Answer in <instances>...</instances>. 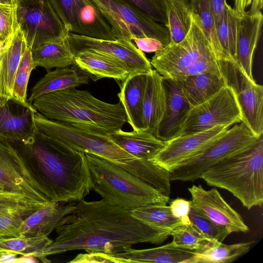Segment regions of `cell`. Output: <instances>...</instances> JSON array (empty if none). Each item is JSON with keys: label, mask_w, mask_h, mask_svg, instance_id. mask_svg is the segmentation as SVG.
<instances>
[{"label": "cell", "mask_w": 263, "mask_h": 263, "mask_svg": "<svg viewBox=\"0 0 263 263\" xmlns=\"http://www.w3.org/2000/svg\"><path fill=\"white\" fill-rule=\"evenodd\" d=\"M76 207L60 221L55 228L58 236L47 248L26 256L46 263L51 262L49 255L78 250L114 255L137 243H162L172 231L146 224L133 216L130 210L103 198L83 199Z\"/></svg>", "instance_id": "6da1fadb"}, {"label": "cell", "mask_w": 263, "mask_h": 263, "mask_svg": "<svg viewBox=\"0 0 263 263\" xmlns=\"http://www.w3.org/2000/svg\"><path fill=\"white\" fill-rule=\"evenodd\" d=\"M11 145L28 181L49 201L79 202L92 190L84 152L37 130L29 140Z\"/></svg>", "instance_id": "7a4b0ae2"}, {"label": "cell", "mask_w": 263, "mask_h": 263, "mask_svg": "<svg viewBox=\"0 0 263 263\" xmlns=\"http://www.w3.org/2000/svg\"><path fill=\"white\" fill-rule=\"evenodd\" d=\"M32 105L49 119L99 136L109 137L127 122L120 101L106 103L76 87L43 95L35 98Z\"/></svg>", "instance_id": "3957f363"}, {"label": "cell", "mask_w": 263, "mask_h": 263, "mask_svg": "<svg viewBox=\"0 0 263 263\" xmlns=\"http://www.w3.org/2000/svg\"><path fill=\"white\" fill-rule=\"evenodd\" d=\"M37 130L56 138L72 148L93 154L120 166L152 186L161 181L163 168L151 160L138 159L120 147L109 137L88 133L69 125L34 114Z\"/></svg>", "instance_id": "277c9868"}, {"label": "cell", "mask_w": 263, "mask_h": 263, "mask_svg": "<svg viewBox=\"0 0 263 263\" xmlns=\"http://www.w3.org/2000/svg\"><path fill=\"white\" fill-rule=\"evenodd\" d=\"M226 190L248 210L263 203V137L251 147L220 161L200 176Z\"/></svg>", "instance_id": "5b68a950"}, {"label": "cell", "mask_w": 263, "mask_h": 263, "mask_svg": "<svg viewBox=\"0 0 263 263\" xmlns=\"http://www.w3.org/2000/svg\"><path fill=\"white\" fill-rule=\"evenodd\" d=\"M84 154L92 190L109 202L131 211L169 201L170 197L117 164L93 154Z\"/></svg>", "instance_id": "8992f818"}, {"label": "cell", "mask_w": 263, "mask_h": 263, "mask_svg": "<svg viewBox=\"0 0 263 263\" xmlns=\"http://www.w3.org/2000/svg\"><path fill=\"white\" fill-rule=\"evenodd\" d=\"M260 137L242 122L234 124L204 150L170 172V181H194L223 159L251 147Z\"/></svg>", "instance_id": "52a82bcc"}, {"label": "cell", "mask_w": 263, "mask_h": 263, "mask_svg": "<svg viewBox=\"0 0 263 263\" xmlns=\"http://www.w3.org/2000/svg\"><path fill=\"white\" fill-rule=\"evenodd\" d=\"M111 28L116 40L150 37L164 47L170 43L168 29L123 0H91Z\"/></svg>", "instance_id": "ba28073f"}, {"label": "cell", "mask_w": 263, "mask_h": 263, "mask_svg": "<svg viewBox=\"0 0 263 263\" xmlns=\"http://www.w3.org/2000/svg\"><path fill=\"white\" fill-rule=\"evenodd\" d=\"M212 55L216 54L192 13V25L185 38L156 51L151 64L162 77L175 79L198 60Z\"/></svg>", "instance_id": "9c48e42d"}, {"label": "cell", "mask_w": 263, "mask_h": 263, "mask_svg": "<svg viewBox=\"0 0 263 263\" xmlns=\"http://www.w3.org/2000/svg\"><path fill=\"white\" fill-rule=\"evenodd\" d=\"M17 21L31 49L69 34L49 0H17Z\"/></svg>", "instance_id": "30bf717a"}, {"label": "cell", "mask_w": 263, "mask_h": 263, "mask_svg": "<svg viewBox=\"0 0 263 263\" xmlns=\"http://www.w3.org/2000/svg\"><path fill=\"white\" fill-rule=\"evenodd\" d=\"M221 76L233 90L241 122L257 137L263 134V86L251 79L235 63L219 61Z\"/></svg>", "instance_id": "8fae6325"}, {"label": "cell", "mask_w": 263, "mask_h": 263, "mask_svg": "<svg viewBox=\"0 0 263 263\" xmlns=\"http://www.w3.org/2000/svg\"><path fill=\"white\" fill-rule=\"evenodd\" d=\"M240 122L241 112L235 95L225 84L210 98L191 108L178 136L200 132L218 125L230 127Z\"/></svg>", "instance_id": "7c38bea8"}, {"label": "cell", "mask_w": 263, "mask_h": 263, "mask_svg": "<svg viewBox=\"0 0 263 263\" xmlns=\"http://www.w3.org/2000/svg\"><path fill=\"white\" fill-rule=\"evenodd\" d=\"M67 40L73 56L92 50L122 62L127 67L129 74H149L153 70L151 62L132 41L99 39L71 32Z\"/></svg>", "instance_id": "4fadbf2b"}, {"label": "cell", "mask_w": 263, "mask_h": 263, "mask_svg": "<svg viewBox=\"0 0 263 263\" xmlns=\"http://www.w3.org/2000/svg\"><path fill=\"white\" fill-rule=\"evenodd\" d=\"M229 128L218 125L200 132L177 136L166 141L151 161L170 172L204 150Z\"/></svg>", "instance_id": "5bb4252c"}, {"label": "cell", "mask_w": 263, "mask_h": 263, "mask_svg": "<svg viewBox=\"0 0 263 263\" xmlns=\"http://www.w3.org/2000/svg\"><path fill=\"white\" fill-rule=\"evenodd\" d=\"M191 206L218 226L232 232L249 231L240 215L222 197L216 189L206 191L201 185L188 188Z\"/></svg>", "instance_id": "9a60e30c"}, {"label": "cell", "mask_w": 263, "mask_h": 263, "mask_svg": "<svg viewBox=\"0 0 263 263\" xmlns=\"http://www.w3.org/2000/svg\"><path fill=\"white\" fill-rule=\"evenodd\" d=\"M36 112L32 104L13 97L0 106V141L16 145L32 138L37 130Z\"/></svg>", "instance_id": "2e32d148"}, {"label": "cell", "mask_w": 263, "mask_h": 263, "mask_svg": "<svg viewBox=\"0 0 263 263\" xmlns=\"http://www.w3.org/2000/svg\"><path fill=\"white\" fill-rule=\"evenodd\" d=\"M76 204L77 202L49 201L30 214L6 237L48 236L62 218L76 210Z\"/></svg>", "instance_id": "e0dca14e"}, {"label": "cell", "mask_w": 263, "mask_h": 263, "mask_svg": "<svg viewBox=\"0 0 263 263\" xmlns=\"http://www.w3.org/2000/svg\"><path fill=\"white\" fill-rule=\"evenodd\" d=\"M162 83L166 95V107L157 138L166 141L178 136L192 107L174 80L162 77Z\"/></svg>", "instance_id": "ac0fdd59"}, {"label": "cell", "mask_w": 263, "mask_h": 263, "mask_svg": "<svg viewBox=\"0 0 263 263\" xmlns=\"http://www.w3.org/2000/svg\"><path fill=\"white\" fill-rule=\"evenodd\" d=\"M263 23L261 11L253 14H238L235 63L252 79V61L259 41Z\"/></svg>", "instance_id": "d6986e66"}, {"label": "cell", "mask_w": 263, "mask_h": 263, "mask_svg": "<svg viewBox=\"0 0 263 263\" xmlns=\"http://www.w3.org/2000/svg\"><path fill=\"white\" fill-rule=\"evenodd\" d=\"M0 184L6 192L42 202L50 201L32 187L21 167L15 148L0 141Z\"/></svg>", "instance_id": "ffe728a7"}, {"label": "cell", "mask_w": 263, "mask_h": 263, "mask_svg": "<svg viewBox=\"0 0 263 263\" xmlns=\"http://www.w3.org/2000/svg\"><path fill=\"white\" fill-rule=\"evenodd\" d=\"M96 81L102 78H112L120 83L129 74L123 63L92 50L81 51L74 56V64Z\"/></svg>", "instance_id": "44dd1931"}, {"label": "cell", "mask_w": 263, "mask_h": 263, "mask_svg": "<svg viewBox=\"0 0 263 263\" xmlns=\"http://www.w3.org/2000/svg\"><path fill=\"white\" fill-rule=\"evenodd\" d=\"M25 42L18 24L14 32L4 43L0 53V106L13 97L16 72Z\"/></svg>", "instance_id": "7402d4cb"}, {"label": "cell", "mask_w": 263, "mask_h": 263, "mask_svg": "<svg viewBox=\"0 0 263 263\" xmlns=\"http://www.w3.org/2000/svg\"><path fill=\"white\" fill-rule=\"evenodd\" d=\"M166 107L162 77L155 70L147 74L143 105V130L156 137Z\"/></svg>", "instance_id": "603a6c76"}, {"label": "cell", "mask_w": 263, "mask_h": 263, "mask_svg": "<svg viewBox=\"0 0 263 263\" xmlns=\"http://www.w3.org/2000/svg\"><path fill=\"white\" fill-rule=\"evenodd\" d=\"M147 74L134 73L120 83L118 96L134 130H143V105Z\"/></svg>", "instance_id": "cb8c5ba5"}, {"label": "cell", "mask_w": 263, "mask_h": 263, "mask_svg": "<svg viewBox=\"0 0 263 263\" xmlns=\"http://www.w3.org/2000/svg\"><path fill=\"white\" fill-rule=\"evenodd\" d=\"M89 79L87 73L74 65L48 71L32 88L27 102L32 104L43 95L88 84Z\"/></svg>", "instance_id": "d4e9b609"}, {"label": "cell", "mask_w": 263, "mask_h": 263, "mask_svg": "<svg viewBox=\"0 0 263 263\" xmlns=\"http://www.w3.org/2000/svg\"><path fill=\"white\" fill-rule=\"evenodd\" d=\"M109 137L128 154L147 160H151L165 143L146 130L124 132L121 129Z\"/></svg>", "instance_id": "484cf974"}, {"label": "cell", "mask_w": 263, "mask_h": 263, "mask_svg": "<svg viewBox=\"0 0 263 263\" xmlns=\"http://www.w3.org/2000/svg\"><path fill=\"white\" fill-rule=\"evenodd\" d=\"M179 85L192 107L210 98L225 84L221 77L211 73L172 79Z\"/></svg>", "instance_id": "4316f807"}, {"label": "cell", "mask_w": 263, "mask_h": 263, "mask_svg": "<svg viewBox=\"0 0 263 263\" xmlns=\"http://www.w3.org/2000/svg\"><path fill=\"white\" fill-rule=\"evenodd\" d=\"M195 254V251L175 247L170 242L161 247L142 250L127 247L114 255L126 259L130 263H185Z\"/></svg>", "instance_id": "83f0119b"}, {"label": "cell", "mask_w": 263, "mask_h": 263, "mask_svg": "<svg viewBox=\"0 0 263 263\" xmlns=\"http://www.w3.org/2000/svg\"><path fill=\"white\" fill-rule=\"evenodd\" d=\"M31 52L35 67H42L47 71L52 68H64L74 64V56L67 38L45 43L31 49Z\"/></svg>", "instance_id": "f1b7e54d"}, {"label": "cell", "mask_w": 263, "mask_h": 263, "mask_svg": "<svg viewBox=\"0 0 263 263\" xmlns=\"http://www.w3.org/2000/svg\"><path fill=\"white\" fill-rule=\"evenodd\" d=\"M166 15L170 44H177L187 34L192 23L189 0H166Z\"/></svg>", "instance_id": "f546056e"}, {"label": "cell", "mask_w": 263, "mask_h": 263, "mask_svg": "<svg viewBox=\"0 0 263 263\" xmlns=\"http://www.w3.org/2000/svg\"><path fill=\"white\" fill-rule=\"evenodd\" d=\"M253 241L226 245L222 242H211L205 248L185 263H228L247 253Z\"/></svg>", "instance_id": "4dcf8cb0"}, {"label": "cell", "mask_w": 263, "mask_h": 263, "mask_svg": "<svg viewBox=\"0 0 263 263\" xmlns=\"http://www.w3.org/2000/svg\"><path fill=\"white\" fill-rule=\"evenodd\" d=\"M238 13L228 3L220 17L215 22L218 39L224 61H236V41Z\"/></svg>", "instance_id": "1f68e13d"}, {"label": "cell", "mask_w": 263, "mask_h": 263, "mask_svg": "<svg viewBox=\"0 0 263 263\" xmlns=\"http://www.w3.org/2000/svg\"><path fill=\"white\" fill-rule=\"evenodd\" d=\"M192 12L198 21L204 34L211 44L219 61H224L217 34L211 0H189Z\"/></svg>", "instance_id": "d6a6232c"}, {"label": "cell", "mask_w": 263, "mask_h": 263, "mask_svg": "<svg viewBox=\"0 0 263 263\" xmlns=\"http://www.w3.org/2000/svg\"><path fill=\"white\" fill-rule=\"evenodd\" d=\"M133 216L151 227L172 231L181 224L172 214L170 206L156 204L140 207L130 211Z\"/></svg>", "instance_id": "836d02e7"}, {"label": "cell", "mask_w": 263, "mask_h": 263, "mask_svg": "<svg viewBox=\"0 0 263 263\" xmlns=\"http://www.w3.org/2000/svg\"><path fill=\"white\" fill-rule=\"evenodd\" d=\"M52 241L46 236L30 238L0 237V253L9 252L26 256L31 253L43 250Z\"/></svg>", "instance_id": "e575fe53"}, {"label": "cell", "mask_w": 263, "mask_h": 263, "mask_svg": "<svg viewBox=\"0 0 263 263\" xmlns=\"http://www.w3.org/2000/svg\"><path fill=\"white\" fill-rule=\"evenodd\" d=\"M173 240L171 243L175 247L199 252L205 248L211 242L204 237L192 223L180 224L171 232Z\"/></svg>", "instance_id": "d590c367"}, {"label": "cell", "mask_w": 263, "mask_h": 263, "mask_svg": "<svg viewBox=\"0 0 263 263\" xmlns=\"http://www.w3.org/2000/svg\"><path fill=\"white\" fill-rule=\"evenodd\" d=\"M35 68L32 57L31 48L24 43L22 54L14 78L13 97L26 102L27 89L31 72Z\"/></svg>", "instance_id": "8d00e7d4"}, {"label": "cell", "mask_w": 263, "mask_h": 263, "mask_svg": "<svg viewBox=\"0 0 263 263\" xmlns=\"http://www.w3.org/2000/svg\"><path fill=\"white\" fill-rule=\"evenodd\" d=\"M47 202L12 209L1 214L0 237L10 236L20 227L27 217Z\"/></svg>", "instance_id": "74e56055"}, {"label": "cell", "mask_w": 263, "mask_h": 263, "mask_svg": "<svg viewBox=\"0 0 263 263\" xmlns=\"http://www.w3.org/2000/svg\"><path fill=\"white\" fill-rule=\"evenodd\" d=\"M189 216L191 223L211 241L222 242L230 234L225 228L218 226L192 206Z\"/></svg>", "instance_id": "f35d334b"}, {"label": "cell", "mask_w": 263, "mask_h": 263, "mask_svg": "<svg viewBox=\"0 0 263 263\" xmlns=\"http://www.w3.org/2000/svg\"><path fill=\"white\" fill-rule=\"evenodd\" d=\"M49 1L69 32L79 34L78 0H49Z\"/></svg>", "instance_id": "ab89813d"}, {"label": "cell", "mask_w": 263, "mask_h": 263, "mask_svg": "<svg viewBox=\"0 0 263 263\" xmlns=\"http://www.w3.org/2000/svg\"><path fill=\"white\" fill-rule=\"evenodd\" d=\"M17 4V0H9L0 4V40L3 44L18 26Z\"/></svg>", "instance_id": "60d3db41"}, {"label": "cell", "mask_w": 263, "mask_h": 263, "mask_svg": "<svg viewBox=\"0 0 263 263\" xmlns=\"http://www.w3.org/2000/svg\"><path fill=\"white\" fill-rule=\"evenodd\" d=\"M156 22L166 27V0H123Z\"/></svg>", "instance_id": "b9f144b4"}, {"label": "cell", "mask_w": 263, "mask_h": 263, "mask_svg": "<svg viewBox=\"0 0 263 263\" xmlns=\"http://www.w3.org/2000/svg\"><path fill=\"white\" fill-rule=\"evenodd\" d=\"M44 202H47L32 199L20 194L6 191L0 192V212Z\"/></svg>", "instance_id": "7bdbcfd3"}, {"label": "cell", "mask_w": 263, "mask_h": 263, "mask_svg": "<svg viewBox=\"0 0 263 263\" xmlns=\"http://www.w3.org/2000/svg\"><path fill=\"white\" fill-rule=\"evenodd\" d=\"M69 262L72 263H130L129 261L126 259L101 252H90L86 254H79L73 260Z\"/></svg>", "instance_id": "ee69618b"}, {"label": "cell", "mask_w": 263, "mask_h": 263, "mask_svg": "<svg viewBox=\"0 0 263 263\" xmlns=\"http://www.w3.org/2000/svg\"><path fill=\"white\" fill-rule=\"evenodd\" d=\"M169 206L172 215L179 219L182 224L191 223L189 216L191 208V201L182 198H177L172 200Z\"/></svg>", "instance_id": "f6af8a7d"}, {"label": "cell", "mask_w": 263, "mask_h": 263, "mask_svg": "<svg viewBox=\"0 0 263 263\" xmlns=\"http://www.w3.org/2000/svg\"><path fill=\"white\" fill-rule=\"evenodd\" d=\"M234 10L239 13L253 14L261 11L263 8V0H233Z\"/></svg>", "instance_id": "bcb514c9"}, {"label": "cell", "mask_w": 263, "mask_h": 263, "mask_svg": "<svg viewBox=\"0 0 263 263\" xmlns=\"http://www.w3.org/2000/svg\"><path fill=\"white\" fill-rule=\"evenodd\" d=\"M133 41L137 48L143 52H155L164 47L160 41L153 38H135Z\"/></svg>", "instance_id": "7dc6e473"}, {"label": "cell", "mask_w": 263, "mask_h": 263, "mask_svg": "<svg viewBox=\"0 0 263 263\" xmlns=\"http://www.w3.org/2000/svg\"><path fill=\"white\" fill-rule=\"evenodd\" d=\"M227 4L226 0H211V4L214 14L215 22L223 13Z\"/></svg>", "instance_id": "c3c4849f"}, {"label": "cell", "mask_w": 263, "mask_h": 263, "mask_svg": "<svg viewBox=\"0 0 263 263\" xmlns=\"http://www.w3.org/2000/svg\"><path fill=\"white\" fill-rule=\"evenodd\" d=\"M18 254L13 252H3L0 253V262H16Z\"/></svg>", "instance_id": "681fc988"}, {"label": "cell", "mask_w": 263, "mask_h": 263, "mask_svg": "<svg viewBox=\"0 0 263 263\" xmlns=\"http://www.w3.org/2000/svg\"><path fill=\"white\" fill-rule=\"evenodd\" d=\"M5 191L4 187L0 184V192Z\"/></svg>", "instance_id": "f907efd6"}, {"label": "cell", "mask_w": 263, "mask_h": 263, "mask_svg": "<svg viewBox=\"0 0 263 263\" xmlns=\"http://www.w3.org/2000/svg\"><path fill=\"white\" fill-rule=\"evenodd\" d=\"M9 0H0V4L5 3Z\"/></svg>", "instance_id": "816d5d0a"}]
</instances>
